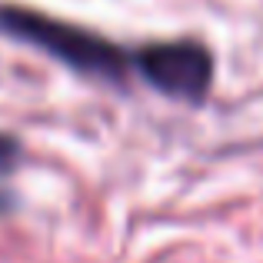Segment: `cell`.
I'll return each instance as SVG.
<instances>
[{"instance_id":"cell-1","label":"cell","mask_w":263,"mask_h":263,"mask_svg":"<svg viewBox=\"0 0 263 263\" xmlns=\"http://www.w3.org/2000/svg\"><path fill=\"white\" fill-rule=\"evenodd\" d=\"M0 30L10 33V37L27 40V44L44 47L57 60H64V64L77 67L84 73H97V77H107V80H123L127 70H134V53L114 47L110 40L97 37V33L57 24V20H47L30 10H13V7L0 10Z\"/></svg>"},{"instance_id":"cell-2","label":"cell","mask_w":263,"mask_h":263,"mask_svg":"<svg viewBox=\"0 0 263 263\" xmlns=\"http://www.w3.org/2000/svg\"><path fill=\"white\" fill-rule=\"evenodd\" d=\"M134 70L154 90L180 100H203L213 84V57L197 40L143 47L134 53Z\"/></svg>"},{"instance_id":"cell-3","label":"cell","mask_w":263,"mask_h":263,"mask_svg":"<svg viewBox=\"0 0 263 263\" xmlns=\"http://www.w3.org/2000/svg\"><path fill=\"white\" fill-rule=\"evenodd\" d=\"M13 157H17V143L0 140V206H4V183H7V174L13 170Z\"/></svg>"}]
</instances>
